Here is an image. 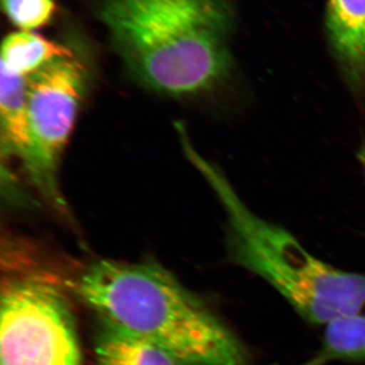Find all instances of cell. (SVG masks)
<instances>
[{"label": "cell", "mask_w": 365, "mask_h": 365, "mask_svg": "<svg viewBox=\"0 0 365 365\" xmlns=\"http://www.w3.org/2000/svg\"><path fill=\"white\" fill-rule=\"evenodd\" d=\"M100 18L125 66L150 90L199 95L232 71L230 0H104Z\"/></svg>", "instance_id": "1"}, {"label": "cell", "mask_w": 365, "mask_h": 365, "mask_svg": "<svg viewBox=\"0 0 365 365\" xmlns=\"http://www.w3.org/2000/svg\"><path fill=\"white\" fill-rule=\"evenodd\" d=\"M76 292L104 321L150 341L180 365H251L237 336L157 263L95 262Z\"/></svg>", "instance_id": "2"}, {"label": "cell", "mask_w": 365, "mask_h": 365, "mask_svg": "<svg viewBox=\"0 0 365 365\" xmlns=\"http://www.w3.org/2000/svg\"><path fill=\"white\" fill-rule=\"evenodd\" d=\"M185 155L207 181L227 220L230 260L268 282L307 323L326 325L365 306V275L347 272L316 258L284 227L263 220L246 205L227 177L202 157L187 132Z\"/></svg>", "instance_id": "3"}, {"label": "cell", "mask_w": 365, "mask_h": 365, "mask_svg": "<svg viewBox=\"0 0 365 365\" xmlns=\"http://www.w3.org/2000/svg\"><path fill=\"white\" fill-rule=\"evenodd\" d=\"M88 83V67L74 52L29 76L31 143L24 167L43 198L62 213L67 209L59 189V165Z\"/></svg>", "instance_id": "4"}, {"label": "cell", "mask_w": 365, "mask_h": 365, "mask_svg": "<svg viewBox=\"0 0 365 365\" xmlns=\"http://www.w3.org/2000/svg\"><path fill=\"white\" fill-rule=\"evenodd\" d=\"M0 317V365H81L73 316L50 281L36 276L9 280Z\"/></svg>", "instance_id": "5"}, {"label": "cell", "mask_w": 365, "mask_h": 365, "mask_svg": "<svg viewBox=\"0 0 365 365\" xmlns=\"http://www.w3.org/2000/svg\"><path fill=\"white\" fill-rule=\"evenodd\" d=\"M326 32L351 90H365V0H328Z\"/></svg>", "instance_id": "6"}, {"label": "cell", "mask_w": 365, "mask_h": 365, "mask_svg": "<svg viewBox=\"0 0 365 365\" xmlns=\"http://www.w3.org/2000/svg\"><path fill=\"white\" fill-rule=\"evenodd\" d=\"M29 76L14 73L1 67L0 116L2 153L26 160L30 150L28 115Z\"/></svg>", "instance_id": "7"}, {"label": "cell", "mask_w": 365, "mask_h": 365, "mask_svg": "<svg viewBox=\"0 0 365 365\" xmlns=\"http://www.w3.org/2000/svg\"><path fill=\"white\" fill-rule=\"evenodd\" d=\"M95 350L98 365H180L150 341L106 321Z\"/></svg>", "instance_id": "8"}, {"label": "cell", "mask_w": 365, "mask_h": 365, "mask_svg": "<svg viewBox=\"0 0 365 365\" xmlns=\"http://www.w3.org/2000/svg\"><path fill=\"white\" fill-rule=\"evenodd\" d=\"M333 361H365V314H347L326 324L319 351L299 365H326Z\"/></svg>", "instance_id": "9"}, {"label": "cell", "mask_w": 365, "mask_h": 365, "mask_svg": "<svg viewBox=\"0 0 365 365\" xmlns=\"http://www.w3.org/2000/svg\"><path fill=\"white\" fill-rule=\"evenodd\" d=\"M71 49L23 31L11 34L1 46V67L14 73L30 76L53 60L71 55Z\"/></svg>", "instance_id": "10"}, {"label": "cell", "mask_w": 365, "mask_h": 365, "mask_svg": "<svg viewBox=\"0 0 365 365\" xmlns=\"http://www.w3.org/2000/svg\"><path fill=\"white\" fill-rule=\"evenodd\" d=\"M7 18L24 31L47 25L56 11L53 0H1Z\"/></svg>", "instance_id": "11"}, {"label": "cell", "mask_w": 365, "mask_h": 365, "mask_svg": "<svg viewBox=\"0 0 365 365\" xmlns=\"http://www.w3.org/2000/svg\"><path fill=\"white\" fill-rule=\"evenodd\" d=\"M357 158L361 167L362 174H364L365 181V141L360 145L359 151H357Z\"/></svg>", "instance_id": "12"}]
</instances>
